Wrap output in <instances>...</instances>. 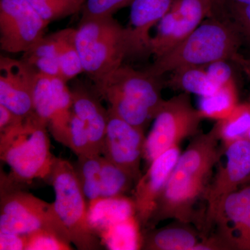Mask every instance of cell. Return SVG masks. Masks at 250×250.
<instances>
[{"instance_id": "cell-1", "label": "cell", "mask_w": 250, "mask_h": 250, "mask_svg": "<svg viewBox=\"0 0 250 250\" xmlns=\"http://www.w3.org/2000/svg\"><path fill=\"white\" fill-rule=\"evenodd\" d=\"M216 123L209 131L197 134L179 156L156 204L147 229L174 220L196 225L202 232L205 217L198 210L212 180L215 166L224 153Z\"/></svg>"}, {"instance_id": "cell-2", "label": "cell", "mask_w": 250, "mask_h": 250, "mask_svg": "<svg viewBox=\"0 0 250 250\" xmlns=\"http://www.w3.org/2000/svg\"><path fill=\"white\" fill-rule=\"evenodd\" d=\"M242 41L231 20L211 16L177 47L155 59L146 70L161 77L182 67L206 66L219 60L231 61L238 53Z\"/></svg>"}, {"instance_id": "cell-3", "label": "cell", "mask_w": 250, "mask_h": 250, "mask_svg": "<svg viewBox=\"0 0 250 250\" xmlns=\"http://www.w3.org/2000/svg\"><path fill=\"white\" fill-rule=\"evenodd\" d=\"M161 78L146 70L122 65L95 83V90L117 116L145 130L165 101L161 95Z\"/></svg>"}, {"instance_id": "cell-4", "label": "cell", "mask_w": 250, "mask_h": 250, "mask_svg": "<svg viewBox=\"0 0 250 250\" xmlns=\"http://www.w3.org/2000/svg\"><path fill=\"white\" fill-rule=\"evenodd\" d=\"M47 123L35 113L0 131V157L13 179L31 183L50 177L56 157L51 153Z\"/></svg>"}, {"instance_id": "cell-5", "label": "cell", "mask_w": 250, "mask_h": 250, "mask_svg": "<svg viewBox=\"0 0 250 250\" xmlns=\"http://www.w3.org/2000/svg\"><path fill=\"white\" fill-rule=\"evenodd\" d=\"M75 42L83 71L98 83L131 56L127 31L113 16L81 19Z\"/></svg>"}, {"instance_id": "cell-6", "label": "cell", "mask_w": 250, "mask_h": 250, "mask_svg": "<svg viewBox=\"0 0 250 250\" xmlns=\"http://www.w3.org/2000/svg\"><path fill=\"white\" fill-rule=\"evenodd\" d=\"M50 177L55 192L54 208L71 243L80 250H100L101 243L90 224L87 199L75 167L67 160L56 158Z\"/></svg>"}, {"instance_id": "cell-7", "label": "cell", "mask_w": 250, "mask_h": 250, "mask_svg": "<svg viewBox=\"0 0 250 250\" xmlns=\"http://www.w3.org/2000/svg\"><path fill=\"white\" fill-rule=\"evenodd\" d=\"M203 118L192 106L190 94L182 93L165 100L154 117L145 143L143 159L149 165L158 156L179 146L187 138L200 134Z\"/></svg>"}, {"instance_id": "cell-8", "label": "cell", "mask_w": 250, "mask_h": 250, "mask_svg": "<svg viewBox=\"0 0 250 250\" xmlns=\"http://www.w3.org/2000/svg\"><path fill=\"white\" fill-rule=\"evenodd\" d=\"M41 229L55 231L71 243L53 203L22 190L1 192L0 233L27 234Z\"/></svg>"}, {"instance_id": "cell-9", "label": "cell", "mask_w": 250, "mask_h": 250, "mask_svg": "<svg viewBox=\"0 0 250 250\" xmlns=\"http://www.w3.org/2000/svg\"><path fill=\"white\" fill-rule=\"evenodd\" d=\"M201 235L214 237L222 250H250V183L218 204Z\"/></svg>"}, {"instance_id": "cell-10", "label": "cell", "mask_w": 250, "mask_h": 250, "mask_svg": "<svg viewBox=\"0 0 250 250\" xmlns=\"http://www.w3.org/2000/svg\"><path fill=\"white\" fill-rule=\"evenodd\" d=\"M215 5V0H174L158 24L155 36L151 39L149 53L157 59L177 47L205 18L213 16Z\"/></svg>"}, {"instance_id": "cell-11", "label": "cell", "mask_w": 250, "mask_h": 250, "mask_svg": "<svg viewBox=\"0 0 250 250\" xmlns=\"http://www.w3.org/2000/svg\"><path fill=\"white\" fill-rule=\"evenodd\" d=\"M34 113L47 123L54 139L68 147V130L72 113V91L62 77L37 72L33 91Z\"/></svg>"}, {"instance_id": "cell-12", "label": "cell", "mask_w": 250, "mask_h": 250, "mask_svg": "<svg viewBox=\"0 0 250 250\" xmlns=\"http://www.w3.org/2000/svg\"><path fill=\"white\" fill-rule=\"evenodd\" d=\"M47 22L26 0H0V48L27 52L43 37Z\"/></svg>"}, {"instance_id": "cell-13", "label": "cell", "mask_w": 250, "mask_h": 250, "mask_svg": "<svg viewBox=\"0 0 250 250\" xmlns=\"http://www.w3.org/2000/svg\"><path fill=\"white\" fill-rule=\"evenodd\" d=\"M223 147L226 161L225 165L217 171L206 193L202 231L218 204L231 192L250 182V141L248 139L237 140Z\"/></svg>"}, {"instance_id": "cell-14", "label": "cell", "mask_w": 250, "mask_h": 250, "mask_svg": "<svg viewBox=\"0 0 250 250\" xmlns=\"http://www.w3.org/2000/svg\"><path fill=\"white\" fill-rule=\"evenodd\" d=\"M102 155L129 173L136 182L142 176L146 137L144 130L125 121L110 108Z\"/></svg>"}, {"instance_id": "cell-15", "label": "cell", "mask_w": 250, "mask_h": 250, "mask_svg": "<svg viewBox=\"0 0 250 250\" xmlns=\"http://www.w3.org/2000/svg\"><path fill=\"white\" fill-rule=\"evenodd\" d=\"M179 146L163 153L149 165L146 174L136 183L134 190L135 215L139 225L146 229L156 204L179 156Z\"/></svg>"}, {"instance_id": "cell-16", "label": "cell", "mask_w": 250, "mask_h": 250, "mask_svg": "<svg viewBox=\"0 0 250 250\" xmlns=\"http://www.w3.org/2000/svg\"><path fill=\"white\" fill-rule=\"evenodd\" d=\"M37 72L22 60L0 58V104L21 117L34 113L33 91Z\"/></svg>"}, {"instance_id": "cell-17", "label": "cell", "mask_w": 250, "mask_h": 250, "mask_svg": "<svg viewBox=\"0 0 250 250\" xmlns=\"http://www.w3.org/2000/svg\"><path fill=\"white\" fill-rule=\"evenodd\" d=\"M174 0H134L127 31L131 55L149 53L151 29L168 12Z\"/></svg>"}, {"instance_id": "cell-18", "label": "cell", "mask_w": 250, "mask_h": 250, "mask_svg": "<svg viewBox=\"0 0 250 250\" xmlns=\"http://www.w3.org/2000/svg\"><path fill=\"white\" fill-rule=\"evenodd\" d=\"M199 230L191 224L175 220L159 229H147L141 234L140 249L144 250H192L200 242Z\"/></svg>"}, {"instance_id": "cell-19", "label": "cell", "mask_w": 250, "mask_h": 250, "mask_svg": "<svg viewBox=\"0 0 250 250\" xmlns=\"http://www.w3.org/2000/svg\"><path fill=\"white\" fill-rule=\"evenodd\" d=\"M71 91L72 111L84 123L95 151L102 154L108 123V109L103 107L95 95L82 87Z\"/></svg>"}, {"instance_id": "cell-20", "label": "cell", "mask_w": 250, "mask_h": 250, "mask_svg": "<svg viewBox=\"0 0 250 250\" xmlns=\"http://www.w3.org/2000/svg\"><path fill=\"white\" fill-rule=\"evenodd\" d=\"M171 73L167 85L182 93L195 94L201 98L211 95L220 88L210 78L205 66L182 67Z\"/></svg>"}, {"instance_id": "cell-21", "label": "cell", "mask_w": 250, "mask_h": 250, "mask_svg": "<svg viewBox=\"0 0 250 250\" xmlns=\"http://www.w3.org/2000/svg\"><path fill=\"white\" fill-rule=\"evenodd\" d=\"M23 62L36 72L47 76L62 77L57 42L53 34L42 37L36 45L24 52Z\"/></svg>"}, {"instance_id": "cell-22", "label": "cell", "mask_w": 250, "mask_h": 250, "mask_svg": "<svg viewBox=\"0 0 250 250\" xmlns=\"http://www.w3.org/2000/svg\"><path fill=\"white\" fill-rule=\"evenodd\" d=\"M75 33L76 29H65L53 34L58 49L61 76L67 82L84 72L75 42Z\"/></svg>"}, {"instance_id": "cell-23", "label": "cell", "mask_w": 250, "mask_h": 250, "mask_svg": "<svg viewBox=\"0 0 250 250\" xmlns=\"http://www.w3.org/2000/svg\"><path fill=\"white\" fill-rule=\"evenodd\" d=\"M238 104L236 83L219 88L215 93L201 97L199 111L203 118L218 121L228 117Z\"/></svg>"}, {"instance_id": "cell-24", "label": "cell", "mask_w": 250, "mask_h": 250, "mask_svg": "<svg viewBox=\"0 0 250 250\" xmlns=\"http://www.w3.org/2000/svg\"><path fill=\"white\" fill-rule=\"evenodd\" d=\"M136 181L129 173L102 155L101 198L124 197Z\"/></svg>"}, {"instance_id": "cell-25", "label": "cell", "mask_w": 250, "mask_h": 250, "mask_svg": "<svg viewBox=\"0 0 250 250\" xmlns=\"http://www.w3.org/2000/svg\"><path fill=\"white\" fill-rule=\"evenodd\" d=\"M77 158L75 169L85 198L89 202L101 198V154Z\"/></svg>"}, {"instance_id": "cell-26", "label": "cell", "mask_w": 250, "mask_h": 250, "mask_svg": "<svg viewBox=\"0 0 250 250\" xmlns=\"http://www.w3.org/2000/svg\"><path fill=\"white\" fill-rule=\"evenodd\" d=\"M223 146L247 139L250 131V103L238 104L226 118L216 121Z\"/></svg>"}, {"instance_id": "cell-27", "label": "cell", "mask_w": 250, "mask_h": 250, "mask_svg": "<svg viewBox=\"0 0 250 250\" xmlns=\"http://www.w3.org/2000/svg\"><path fill=\"white\" fill-rule=\"evenodd\" d=\"M68 148L76 154L77 157L99 155L93 147L84 123L73 111L69 124Z\"/></svg>"}, {"instance_id": "cell-28", "label": "cell", "mask_w": 250, "mask_h": 250, "mask_svg": "<svg viewBox=\"0 0 250 250\" xmlns=\"http://www.w3.org/2000/svg\"><path fill=\"white\" fill-rule=\"evenodd\" d=\"M71 250V243L55 231L41 229L27 234L25 250Z\"/></svg>"}, {"instance_id": "cell-29", "label": "cell", "mask_w": 250, "mask_h": 250, "mask_svg": "<svg viewBox=\"0 0 250 250\" xmlns=\"http://www.w3.org/2000/svg\"><path fill=\"white\" fill-rule=\"evenodd\" d=\"M47 24L59 18L76 14L80 10L72 5L54 0H26Z\"/></svg>"}, {"instance_id": "cell-30", "label": "cell", "mask_w": 250, "mask_h": 250, "mask_svg": "<svg viewBox=\"0 0 250 250\" xmlns=\"http://www.w3.org/2000/svg\"><path fill=\"white\" fill-rule=\"evenodd\" d=\"M134 0H85L82 5V19L106 17L125 6H130Z\"/></svg>"}, {"instance_id": "cell-31", "label": "cell", "mask_w": 250, "mask_h": 250, "mask_svg": "<svg viewBox=\"0 0 250 250\" xmlns=\"http://www.w3.org/2000/svg\"><path fill=\"white\" fill-rule=\"evenodd\" d=\"M225 4L228 5L229 17L236 24L242 40L246 41L250 47V6L233 3Z\"/></svg>"}, {"instance_id": "cell-32", "label": "cell", "mask_w": 250, "mask_h": 250, "mask_svg": "<svg viewBox=\"0 0 250 250\" xmlns=\"http://www.w3.org/2000/svg\"><path fill=\"white\" fill-rule=\"evenodd\" d=\"M228 60H219L206 65L210 78L219 88L234 83L233 70Z\"/></svg>"}, {"instance_id": "cell-33", "label": "cell", "mask_w": 250, "mask_h": 250, "mask_svg": "<svg viewBox=\"0 0 250 250\" xmlns=\"http://www.w3.org/2000/svg\"><path fill=\"white\" fill-rule=\"evenodd\" d=\"M27 234L0 233V250H25Z\"/></svg>"}, {"instance_id": "cell-34", "label": "cell", "mask_w": 250, "mask_h": 250, "mask_svg": "<svg viewBox=\"0 0 250 250\" xmlns=\"http://www.w3.org/2000/svg\"><path fill=\"white\" fill-rule=\"evenodd\" d=\"M24 117L18 116L4 105L0 104V131L16 125Z\"/></svg>"}, {"instance_id": "cell-35", "label": "cell", "mask_w": 250, "mask_h": 250, "mask_svg": "<svg viewBox=\"0 0 250 250\" xmlns=\"http://www.w3.org/2000/svg\"><path fill=\"white\" fill-rule=\"evenodd\" d=\"M231 61L241 67V70L250 80V57L247 58L238 52L233 56Z\"/></svg>"}, {"instance_id": "cell-36", "label": "cell", "mask_w": 250, "mask_h": 250, "mask_svg": "<svg viewBox=\"0 0 250 250\" xmlns=\"http://www.w3.org/2000/svg\"><path fill=\"white\" fill-rule=\"evenodd\" d=\"M223 2L233 3V4L247 5V6H250V0H223Z\"/></svg>"}, {"instance_id": "cell-37", "label": "cell", "mask_w": 250, "mask_h": 250, "mask_svg": "<svg viewBox=\"0 0 250 250\" xmlns=\"http://www.w3.org/2000/svg\"><path fill=\"white\" fill-rule=\"evenodd\" d=\"M54 1H59V2L64 3V4L72 5V6H75V7L77 8V9L81 11V8L80 6H79L78 5L75 4V3L73 1H72V0H54Z\"/></svg>"}, {"instance_id": "cell-38", "label": "cell", "mask_w": 250, "mask_h": 250, "mask_svg": "<svg viewBox=\"0 0 250 250\" xmlns=\"http://www.w3.org/2000/svg\"><path fill=\"white\" fill-rule=\"evenodd\" d=\"M72 1H73L77 5H78L81 9H82V5L84 3L85 0H72Z\"/></svg>"}, {"instance_id": "cell-39", "label": "cell", "mask_w": 250, "mask_h": 250, "mask_svg": "<svg viewBox=\"0 0 250 250\" xmlns=\"http://www.w3.org/2000/svg\"><path fill=\"white\" fill-rule=\"evenodd\" d=\"M216 4H220V2H223V0H215Z\"/></svg>"}, {"instance_id": "cell-40", "label": "cell", "mask_w": 250, "mask_h": 250, "mask_svg": "<svg viewBox=\"0 0 250 250\" xmlns=\"http://www.w3.org/2000/svg\"><path fill=\"white\" fill-rule=\"evenodd\" d=\"M247 139H248V140H249V141H250V131L249 134H248V138H247Z\"/></svg>"}]
</instances>
